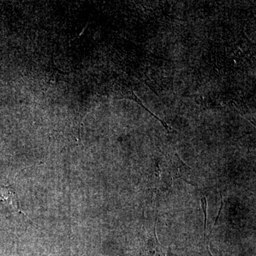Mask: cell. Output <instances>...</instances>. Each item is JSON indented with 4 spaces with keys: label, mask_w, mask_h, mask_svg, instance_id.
I'll list each match as a JSON object with an SVG mask.
<instances>
[{
    "label": "cell",
    "mask_w": 256,
    "mask_h": 256,
    "mask_svg": "<svg viewBox=\"0 0 256 256\" xmlns=\"http://www.w3.org/2000/svg\"><path fill=\"white\" fill-rule=\"evenodd\" d=\"M170 169L172 170V175L173 178H182L184 181L188 182L191 174V170L176 154L172 161Z\"/></svg>",
    "instance_id": "3"
},
{
    "label": "cell",
    "mask_w": 256,
    "mask_h": 256,
    "mask_svg": "<svg viewBox=\"0 0 256 256\" xmlns=\"http://www.w3.org/2000/svg\"><path fill=\"white\" fill-rule=\"evenodd\" d=\"M0 202L12 212L23 213L18 195L12 186L0 185Z\"/></svg>",
    "instance_id": "1"
},
{
    "label": "cell",
    "mask_w": 256,
    "mask_h": 256,
    "mask_svg": "<svg viewBox=\"0 0 256 256\" xmlns=\"http://www.w3.org/2000/svg\"><path fill=\"white\" fill-rule=\"evenodd\" d=\"M204 240L202 247V256H213L210 250V246L206 240V234L204 233Z\"/></svg>",
    "instance_id": "4"
},
{
    "label": "cell",
    "mask_w": 256,
    "mask_h": 256,
    "mask_svg": "<svg viewBox=\"0 0 256 256\" xmlns=\"http://www.w3.org/2000/svg\"><path fill=\"white\" fill-rule=\"evenodd\" d=\"M202 208H203L204 214V232H206V222H207V202L205 197L201 198Z\"/></svg>",
    "instance_id": "5"
},
{
    "label": "cell",
    "mask_w": 256,
    "mask_h": 256,
    "mask_svg": "<svg viewBox=\"0 0 256 256\" xmlns=\"http://www.w3.org/2000/svg\"><path fill=\"white\" fill-rule=\"evenodd\" d=\"M168 248L161 245L158 240L154 226L152 233L148 235V239L144 244V252L146 256H166Z\"/></svg>",
    "instance_id": "2"
}]
</instances>
